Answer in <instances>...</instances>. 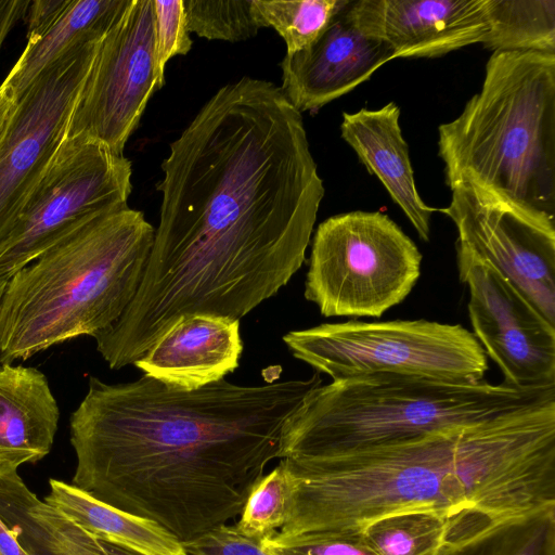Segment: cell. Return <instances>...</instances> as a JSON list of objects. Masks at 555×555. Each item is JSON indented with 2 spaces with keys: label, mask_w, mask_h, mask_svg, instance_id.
Returning a JSON list of instances; mask_svg holds the SVG:
<instances>
[{
  "label": "cell",
  "mask_w": 555,
  "mask_h": 555,
  "mask_svg": "<svg viewBox=\"0 0 555 555\" xmlns=\"http://www.w3.org/2000/svg\"><path fill=\"white\" fill-rule=\"evenodd\" d=\"M169 147L141 284L94 336L113 370L182 318L240 320L276 295L306 259L324 196L302 115L271 81L221 87Z\"/></svg>",
  "instance_id": "6da1fadb"
},
{
  "label": "cell",
  "mask_w": 555,
  "mask_h": 555,
  "mask_svg": "<svg viewBox=\"0 0 555 555\" xmlns=\"http://www.w3.org/2000/svg\"><path fill=\"white\" fill-rule=\"evenodd\" d=\"M320 373L242 386L222 378L195 390L142 375L108 384L91 376L69 418L76 454L72 485L150 519L181 543L242 512L282 429Z\"/></svg>",
  "instance_id": "7a4b0ae2"
},
{
  "label": "cell",
  "mask_w": 555,
  "mask_h": 555,
  "mask_svg": "<svg viewBox=\"0 0 555 555\" xmlns=\"http://www.w3.org/2000/svg\"><path fill=\"white\" fill-rule=\"evenodd\" d=\"M281 461L289 495L276 538L362 531L404 512L504 518L555 506V391L470 425Z\"/></svg>",
  "instance_id": "3957f363"
},
{
  "label": "cell",
  "mask_w": 555,
  "mask_h": 555,
  "mask_svg": "<svg viewBox=\"0 0 555 555\" xmlns=\"http://www.w3.org/2000/svg\"><path fill=\"white\" fill-rule=\"evenodd\" d=\"M154 233L142 211L127 207L83 224L18 270L0 299V363L114 324L139 289Z\"/></svg>",
  "instance_id": "277c9868"
},
{
  "label": "cell",
  "mask_w": 555,
  "mask_h": 555,
  "mask_svg": "<svg viewBox=\"0 0 555 555\" xmlns=\"http://www.w3.org/2000/svg\"><path fill=\"white\" fill-rule=\"evenodd\" d=\"M446 183H474L555 229V54L495 51L478 93L438 129Z\"/></svg>",
  "instance_id": "5b68a950"
},
{
  "label": "cell",
  "mask_w": 555,
  "mask_h": 555,
  "mask_svg": "<svg viewBox=\"0 0 555 555\" xmlns=\"http://www.w3.org/2000/svg\"><path fill=\"white\" fill-rule=\"evenodd\" d=\"M479 380L397 374L357 376L314 388L282 429L279 459L333 456L482 422L550 392Z\"/></svg>",
  "instance_id": "8992f818"
},
{
  "label": "cell",
  "mask_w": 555,
  "mask_h": 555,
  "mask_svg": "<svg viewBox=\"0 0 555 555\" xmlns=\"http://www.w3.org/2000/svg\"><path fill=\"white\" fill-rule=\"evenodd\" d=\"M283 341L296 359L332 380L373 374L479 380L489 369L473 333L425 319L323 323L291 331Z\"/></svg>",
  "instance_id": "52a82bcc"
},
{
  "label": "cell",
  "mask_w": 555,
  "mask_h": 555,
  "mask_svg": "<svg viewBox=\"0 0 555 555\" xmlns=\"http://www.w3.org/2000/svg\"><path fill=\"white\" fill-rule=\"evenodd\" d=\"M421 263L415 243L385 214L335 215L313 235L305 298L325 318H380L411 293Z\"/></svg>",
  "instance_id": "ba28073f"
},
{
  "label": "cell",
  "mask_w": 555,
  "mask_h": 555,
  "mask_svg": "<svg viewBox=\"0 0 555 555\" xmlns=\"http://www.w3.org/2000/svg\"><path fill=\"white\" fill-rule=\"evenodd\" d=\"M131 163L102 143L64 139L16 223L0 243V279L9 280L65 236L128 206Z\"/></svg>",
  "instance_id": "9c48e42d"
},
{
  "label": "cell",
  "mask_w": 555,
  "mask_h": 555,
  "mask_svg": "<svg viewBox=\"0 0 555 555\" xmlns=\"http://www.w3.org/2000/svg\"><path fill=\"white\" fill-rule=\"evenodd\" d=\"M162 87L153 0H130L99 44L67 137L95 141L124 155L149 100Z\"/></svg>",
  "instance_id": "30bf717a"
},
{
  "label": "cell",
  "mask_w": 555,
  "mask_h": 555,
  "mask_svg": "<svg viewBox=\"0 0 555 555\" xmlns=\"http://www.w3.org/2000/svg\"><path fill=\"white\" fill-rule=\"evenodd\" d=\"M100 42L67 51L16 101L0 141V243L13 229L67 135Z\"/></svg>",
  "instance_id": "8fae6325"
},
{
  "label": "cell",
  "mask_w": 555,
  "mask_h": 555,
  "mask_svg": "<svg viewBox=\"0 0 555 555\" xmlns=\"http://www.w3.org/2000/svg\"><path fill=\"white\" fill-rule=\"evenodd\" d=\"M438 209L454 222L456 248L488 262L555 325V229L470 182L450 186Z\"/></svg>",
  "instance_id": "7c38bea8"
},
{
  "label": "cell",
  "mask_w": 555,
  "mask_h": 555,
  "mask_svg": "<svg viewBox=\"0 0 555 555\" xmlns=\"http://www.w3.org/2000/svg\"><path fill=\"white\" fill-rule=\"evenodd\" d=\"M460 281L468 286L474 336L504 376V385H555V325L492 266L456 248Z\"/></svg>",
  "instance_id": "4fadbf2b"
},
{
  "label": "cell",
  "mask_w": 555,
  "mask_h": 555,
  "mask_svg": "<svg viewBox=\"0 0 555 555\" xmlns=\"http://www.w3.org/2000/svg\"><path fill=\"white\" fill-rule=\"evenodd\" d=\"M344 14L395 59L442 56L481 43L488 31L485 0H358Z\"/></svg>",
  "instance_id": "5bb4252c"
},
{
  "label": "cell",
  "mask_w": 555,
  "mask_h": 555,
  "mask_svg": "<svg viewBox=\"0 0 555 555\" xmlns=\"http://www.w3.org/2000/svg\"><path fill=\"white\" fill-rule=\"evenodd\" d=\"M344 10L315 41L286 54L281 63V89L300 113L317 111L350 92L395 59L385 42L352 26Z\"/></svg>",
  "instance_id": "9a60e30c"
},
{
  "label": "cell",
  "mask_w": 555,
  "mask_h": 555,
  "mask_svg": "<svg viewBox=\"0 0 555 555\" xmlns=\"http://www.w3.org/2000/svg\"><path fill=\"white\" fill-rule=\"evenodd\" d=\"M242 352L240 320L194 314L179 320L133 365L167 386L195 390L234 372Z\"/></svg>",
  "instance_id": "2e32d148"
},
{
  "label": "cell",
  "mask_w": 555,
  "mask_h": 555,
  "mask_svg": "<svg viewBox=\"0 0 555 555\" xmlns=\"http://www.w3.org/2000/svg\"><path fill=\"white\" fill-rule=\"evenodd\" d=\"M400 107L389 102L378 109L344 113L341 138L352 147L371 175L386 188L421 240L428 242L430 217L438 209L421 198L413 176L409 146L399 124Z\"/></svg>",
  "instance_id": "e0dca14e"
},
{
  "label": "cell",
  "mask_w": 555,
  "mask_h": 555,
  "mask_svg": "<svg viewBox=\"0 0 555 555\" xmlns=\"http://www.w3.org/2000/svg\"><path fill=\"white\" fill-rule=\"evenodd\" d=\"M60 409L46 375L0 363V474L43 459L54 442Z\"/></svg>",
  "instance_id": "ac0fdd59"
},
{
  "label": "cell",
  "mask_w": 555,
  "mask_h": 555,
  "mask_svg": "<svg viewBox=\"0 0 555 555\" xmlns=\"http://www.w3.org/2000/svg\"><path fill=\"white\" fill-rule=\"evenodd\" d=\"M130 0H63L27 44L1 83L17 101L36 78L73 48L104 38Z\"/></svg>",
  "instance_id": "d6986e66"
},
{
  "label": "cell",
  "mask_w": 555,
  "mask_h": 555,
  "mask_svg": "<svg viewBox=\"0 0 555 555\" xmlns=\"http://www.w3.org/2000/svg\"><path fill=\"white\" fill-rule=\"evenodd\" d=\"M435 555H555V506L504 518L461 513Z\"/></svg>",
  "instance_id": "ffe728a7"
},
{
  "label": "cell",
  "mask_w": 555,
  "mask_h": 555,
  "mask_svg": "<svg viewBox=\"0 0 555 555\" xmlns=\"http://www.w3.org/2000/svg\"><path fill=\"white\" fill-rule=\"evenodd\" d=\"M44 502L99 540L139 555H186L183 544L156 522L106 504L61 480H49Z\"/></svg>",
  "instance_id": "44dd1931"
},
{
  "label": "cell",
  "mask_w": 555,
  "mask_h": 555,
  "mask_svg": "<svg viewBox=\"0 0 555 555\" xmlns=\"http://www.w3.org/2000/svg\"><path fill=\"white\" fill-rule=\"evenodd\" d=\"M485 9L487 49L555 54V0H485Z\"/></svg>",
  "instance_id": "7402d4cb"
},
{
  "label": "cell",
  "mask_w": 555,
  "mask_h": 555,
  "mask_svg": "<svg viewBox=\"0 0 555 555\" xmlns=\"http://www.w3.org/2000/svg\"><path fill=\"white\" fill-rule=\"evenodd\" d=\"M350 0H253L260 26L272 27L284 39L286 54L298 52L327 28Z\"/></svg>",
  "instance_id": "603a6c76"
},
{
  "label": "cell",
  "mask_w": 555,
  "mask_h": 555,
  "mask_svg": "<svg viewBox=\"0 0 555 555\" xmlns=\"http://www.w3.org/2000/svg\"><path fill=\"white\" fill-rule=\"evenodd\" d=\"M450 519L431 513L404 512L379 518L362 532L377 555H435Z\"/></svg>",
  "instance_id": "cb8c5ba5"
},
{
  "label": "cell",
  "mask_w": 555,
  "mask_h": 555,
  "mask_svg": "<svg viewBox=\"0 0 555 555\" xmlns=\"http://www.w3.org/2000/svg\"><path fill=\"white\" fill-rule=\"evenodd\" d=\"M289 495L288 477L283 462L253 486L234 524L238 533L264 542L275 535L286 519Z\"/></svg>",
  "instance_id": "d4e9b609"
},
{
  "label": "cell",
  "mask_w": 555,
  "mask_h": 555,
  "mask_svg": "<svg viewBox=\"0 0 555 555\" xmlns=\"http://www.w3.org/2000/svg\"><path fill=\"white\" fill-rule=\"evenodd\" d=\"M188 28L209 40L238 42L257 35L253 0H183Z\"/></svg>",
  "instance_id": "484cf974"
},
{
  "label": "cell",
  "mask_w": 555,
  "mask_h": 555,
  "mask_svg": "<svg viewBox=\"0 0 555 555\" xmlns=\"http://www.w3.org/2000/svg\"><path fill=\"white\" fill-rule=\"evenodd\" d=\"M280 555H377L362 531H325L262 542Z\"/></svg>",
  "instance_id": "4316f807"
},
{
  "label": "cell",
  "mask_w": 555,
  "mask_h": 555,
  "mask_svg": "<svg viewBox=\"0 0 555 555\" xmlns=\"http://www.w3.org/2000/svg\"><path fill=\"white\" fill-rule=\"evenodd\" d=\"M155 16L156 68L165 83V66L176 55H185L192 48L183 0H153Z\"/></svg>",
  "instance_id": "83f0119b"
},
{
  "label": "cell",
  "mask_w": 555,
  "mask_h": 555,
  "mask_svg": "<svg viewBox=\"0 0 555 555\" xmlns=\"http://www.w3.org/2000/svg\"><path fill=\"white\" fill-rule=\"evenodd\" d=\"M182 544L186 555H280L262 542L242 535L229 524Z\"/></svg>",
  "instance_id": "f1b7e54d"
},
{
  "label": "cell",
  "mask_w": 555,
  "mask_h": 555,
  "mask_svg": "<svg viewBox=\"0 0 555 555\" xmlns=\"http://www.w3.org/2000/svg\"><path fill=\"white\" fill-rule=\"evenodd\" d=\"M30 0H0V48L14 24L26 15Z\"/></svg>",
  "instance_id": "f546056e"
},
{
  "label": "cell",
  "mask_w": 555,
  "mask_h": 555,
  "mask_svg": "<svg viewBox=\"0 0 555 555\" xmlns=\"http://www.w3.org/2000/svg\"><path fill=\"white\" fill-rule=\"evenodd\" d=\"M0 555H33L21 544L16 531L12 530L0 516Z\"/></svg>",
  "instance_id": "4dcf8cb0"
},
{
  "label": "cell",
  "mask_w": 555,
  "mask_h": 555,
  "mask_svg": "<svg viewBox=\"0 0 555 555\" xmlns=\"http://www.w3.org/2000/svg\"><path fill=\"white\" fill-rule=\"evenodd\" d=\"M16 100L14 96L4 88L0 86V141L7 130L9 120L15 109Z\"/></svg>",
  "instance_id": "1f68e13d"
},
{
  "label": "cell",
  "mask_w": 555,
  "mask_h": 555,
  "mask_svg": "<svg viewBox=\"0 0 555 555\" xmlns=\"http://www.w3.org/2000/svg\"><path fill=\"white\" fill-rule=\"evenodd\" d=\"M101 541V540H100ZM109 555H139L120 546L101 541Z\"/></svg>",
  "instance_id": "d6a6232c"
},
{
  "label": "cell",
  "mask_w": 555,
  "mask_h": 555,
  "mask_svg": "<svg viewBox=\"0 0 555 555\" xmlns=\"http://www.w3.org/2000/svg\"><path fill=\"white\" fill-rule=\"evenodd\" d=\"M82 555H109L103 544H94L87 548Z\"/></svg>",
  "instance_id": "836d02e7"
},
{
  "label": "cell",
  "mask_w": 555,
  "mask_h": 555,
  "mask_svg": "<svg viewBox=\"0 0 555 555\" xmlns=\"http://www.w3.org/2000/svg\"><path fill=\"white\" fill-rule=\"evenodd\" d=\"M9 280L0 279V299Z\"/></svg>",
  "instance_id": "e575fe53"
}]
</instances>
